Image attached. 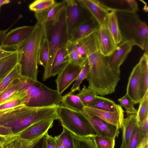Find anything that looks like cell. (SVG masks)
Wrapping results in <instances>:
<instances>
[{
  "label": "cell",
  "mask_w": 148,
  "mask_h": 148,
  "mask_svg": "<svg viewBox=\"0 0 148 148\" xmlns=\"http://www.w3.org/2000/svg\"><path fill=\"white\" fill-rule=\"evenodd\" d=\"M87 58L90 66L86 78L88 88L101 96L114 92L120 78L110 68L107 57L103 56L99 50L90 55Z\"/></svg>",
  "instance_id": "cell-1"
},
{
  "label": "cell",
  "mask_w": 148,
  "mask_h": 148,
  "mask_svg": "<svg viewBox=\"0 0 148 148\" xmlns=\"http://www.w3.org/2000/svg\"><path fill=\"white\" fill-rule=\"evenodd\" d=\"M28 37L17 47L22 77L37 80L39 52L44 35L43 25L37 23Z\"/></svg>",
  "instance_id": "cell-2"
},
{
  "label": "cell",
  "mask_w": 148,
  "mask_h": 148,
  "mask_svg": "<svg viewBox=\"0 0 148 148\" xmlns=\"http://www.w3.org/2000/svg\"><path fill=\"white\" fill-rule=\"evenodd\" d=\"M15 81L19 90L22 91L25 106L42 107L60 106L62 96L57 90L50 89L37 80L21 77Z\"/></svg>",
  "instance_id": "cell-3"
},
{
  "label": "cell",
  "mask_w": 148,
  "mask_h": 148,
  "mask_svg": "<svg viewBox=\"0 0 148 148\" xmlns=\"http://www.w3.org/2000/svg\"><path fill=\"white\" fill-rule=\"evenodd\" d=\"M42 25L49 49L48 60L43 76V81H45L51 77L52 64L56 53L69 41L66 19V6L54 19Z\"/></svg>",
  "instance_id": "cell-4"
},
{
  "label": "cell",
  "mask_w": 148,
  "mask_h": 148,
  "mask_svg": "<svg viewBox=\"0 0 148 148\" xmlns=\"http://www.w3.org/2000/svg\"><path fill=\"white\" fill-rule=\"evenodd\" d=\"M116 13L123 41H133L148 53V27L146 23L140 19L136 12Z\"/></svg>",
  "instance_id": "cell-5"
},
{
  "label": "cell",
  "mask_w": 148,
  "mask_h": 148,
  "mask_svg": "<svg viewBox=\"0 0 148 148\" xmlns=\"http://www.w3.org/2000/svg\"><path fill=\"white\" fill-rule=\"evenodd\" d=\"M57 115L58 119L62 126L74 134L82 137L98 135L95 129L82 112L60 106Z\"/></svg>",
  "instance_id": "cell-6"
},
{
  "label": "cell",
  "mask_w": 148,
  "mask_h": 148,
  "mask_svg": "<svg viewBox=\"0 0 148 148\" xmlns=\"http://www.w3.org/2000/svg\"><path fill=\"white\" fill-rule=\"evenodd\" d=\"M66 19L69 41L74 32L86 19L92 16L78 0H65Z\"/></svg>",
  "instance_id": "cell-7"
},
{
  "label": "cell",
  "mask_w": 148,
  "mask_h": 148,
  "mask_svg": "<svg viewBox=\"0 0 148 148\" xmlns=\"http://www.w3.org/2000/svg\"><path fill=\"white\" fill-rule=\"evenodd\" d=\"M57 119V113L33 124L16 136L28 140L42 138L48 132L49 130L52 127L54 121Z\"/></svg>",
  "instance_id": "cell-8"
},
{
  "label": "cell",
  "mask_w": 148,
  "mask_h": 148,
  "mask_svg": "<svg viewBox=\"0 0 148 148\" xmlns=\"http://www.w3.org/2000/svg\"><path fill=\"white\" fill-rule=\"evenodd\" d=\"M82 112L89 121L98 135L115 139L119 133V129L101 119L92 113L84 106Z\"/></svg>",
  "instance_id": "cell-9"
},
{
  "label": "cell",
  "mask_w": 148,
  "mask_h": 148,
  "mask_svg": "<svg viewBox=\"0 0 148 148\" xmlns=\"http://www.w3.org/2000/svg\"><path fill=\"white\" fill-rule=\"evenodd\" d=\"M135 45L133 41H123L117 45L113 52L107 57L108 63L112 69L120 76V66L127 58L133 46Z\"/></svg>",
  "instance_id": "cell-10"
},
{
  "label": "cell",
  "mask_w": 148,
  "mask_h": 148,
  "mask_svg": "<svg viewBox=\"0 0 148 148\" xmlns=\"http://www.w3.org/2000/svg\"><path fill=\"white\" fill-rule=\"evenodd\" d=\"M83 66L69 62L58 74L56 80L57 90L62 94L76 80Z\"/></svg>",
  "instance_id": "cell-11"
},
{
  "label": "cell",
  "mask_w": 148,
  "mask_h": 148,
  "mask_svg": "<svg viewBox=\"0 0 148 148\" xmlns=\"http://www.w3.org/2000/svg\"><path fill=\"white\" fill-rule=\"evenodd\" d=\"M35 26V25L32 26H25L11 30L6 34L2 48H16L28 37L34 29Z\"/></svg>",
  "instance_id": "cell-12"
},
{
  "label": "cell",
  "mask_w": 148,
  "mask_h": 148,
  "mask_svg": "<svg viewBox=\"0 0 148 148\" xmlns=\"http://www.w3.org/2000/svg\"><path fill=\"white\" fill-rule=\"evenodd\" d=\"M97 21L100 26L106 25L109 12L100 0H78Z\"/></svg>",
  "instance_id": "cell-13"
},
{
  "label": "cell",
  "mask_w": 148,
  "mask_h": 148,
  "mask_svg": "<svg viewBox=\"0 0 148 148\" xmlns=\"http://www.w3.org/2000/svg\"><path fill=\"white\" fill-rule=\"evenodd\" d=\"M77 51L84 59L97 51H100L97 31L75 43Z\"/></svg>",
  "instance_id": "cell-14"
},
{
  "label": "cell",
  "mask_w": 148,
  "mask_h": 148,
  "mask_svg": "<svg viewBox=\"0 0 148 148\" xmlns=\"http://www.w3.org/2000/svg\"><path fill=\"white\" fill-rule=\"evenodd\" d=\"M134 104L141 100L140 93V64L138 62L134 67L128 79L126 93Z\"/></svg>",
  "instance_id": "cell-15"
},
{
  "label": "cell",
  "mask_w": 148,
  "mask_h": 148,
  "mask_svg": "<svg viewBox=\"0 0 148 148\" xmlns=\"http://www.w3.org/2000/svg\"><path fill=\"white\" fill-rule=\"evenodd\" d=\"M97 33L100 52L104 56L108 57L113 52L117 45L107 25L100 26Z\"/></svg>",
  "instance_id": "cell-16"
},
{
  "label": "cell",
  "mask_w": 148,
  "mask_h": 148,
  "mask_svg": "<svg viewBox=\"0 0 148 148\" xmlns=\"http://www.w3.org/2000/svg\"><path fill=\"white\" fill-rule=\"evenodd\" d=\"M100 1L110 11L136 12L138 10L137 2L135 0Z\"/></svg>",
  "instance_id": "cell-17"
},
{
  "label": "cell",
  "mask_w": 148,
  "mask_h": 148,
  "mask_svg": "<svg viewBox=\"0 0 148 148\" xmlns=\"http://www.w3.org/2000/svg\"><path fill=\"white\" fill-rule=\"evenodd\" d=\"M100 25L92 16L85 20L77 28L69 41L75 43L92 33L97 31Z\"/></svg>",
  "instance_id": "cell-18"
},
{
  "label": "cell",
  "mask_w": 148,
  "mask_h": 148,
  "mask_svg": "<svg viewBox=\"0 0 148 148\" xmlns=\"http://www.w3.org/2000/svg\"><path fill=\"white\" fill-rule=\"evenodd\" d=\"M86 107L93 114L103 120L116 126L119 129L122 128L124 119L123 110L112 112Z\"/></svg>",
  "instance_id": "cell-19"
},
{
  "label": "cell",
  "mask_w": 148,
  "mask_h": 148,
  "mask_svg": "<svg viewBox=\"0 0 148 148\" xmlns=\"http://www.w3.org/2000/svg\"><path fill=\"white\" fill-rule=\"evenodd\" d=\"M66 5V3L64 0L56 2L42 11L35 13L34 16L37 20V23L42 24L53 20Z\"/></svg>",
  "instance_id": "cell-20"
},
{
  "label": "cell",
  "mask_w": 148,
  "mask_h": 148,
  "mask_svg": "<svg viewBox=\"0 0 148 148\" xmlns=\"http://www.w3.org/2000/svg\"><path fill=\"white\" fill-rule=\"evenodd\" d=\"M109 112L123 110L121 106L114 101L102 96L96 95L95 99L86 106Z\"/></svg>",
  "instance_id": "cell-21"
},
{
  "label": "cell",
  "mask_w": 148,
  "mask_h": 148,
  "mask_svg": "<svg viewBox=\"0 0 148 148\" xmlns=\"http://www.w3.org/2000/svg\"><path fill=\"white\" fill-rule=\"evenodd\" d=\"M67 43L59 49L55 56L52 66L51 77L58 74L69 62Z\"/></svg>",
  "instance_id": "cell-22"
},
{
  "label": "cell",
  "mask_w": 148,
  "mask_h": 148,
  "mask_svg": "<svg viewBox=\"0 0 148 148\" xmlns=\"http://www.w3.org/2000/svg\"><path fill=\"white\" fill-rule=\"evenodd\" d=\"M137 123L136 114L128 115L122 123V143L120 148H127L134 126Z\"/></svg>",
  "instance_id": "cell-23"
},
{
  "label": "cell",
  "mask_w": 148,
  "mask_h": 148,
  "mask_svg": "<svg viewBox=\"0 0 148 148\" xmlns=\"http://www.w3.org/2000/svg\"><path fill=\"white\" fill-rule=\"evenodd\" d=\"M15 50L13 53L0 59V83L18 63V52Z\"/></svg>",
  "instance_id": "cell-24"
},
{
  "label": "cell",
  "mask_w": 148,
  "mask_h": 148,
  "mask_svg": "<svg viewBox=\"0 0 148 148\" xmlns=\"http://www.w3.org/2000/svg\"><path fill=\"white\" fill-rule=\"evenodd\" d=\"M138 62L140 64V93L142 99L148 90L147 53L144 52Z\"/></svg>",
  "instance_id": "cell-25"
},
{
  "label": "cell",
  "mask_w": 148,
  "mask_h": 148,
  "mask_svg": "<svg viewBox=\"0 0 148 148\" xmlns=\"http://www.w3.org/2000/svg\"><path fill=\"white\" fill-rule=\"evenodd\" d=\"M116 45L123 41V38L119 28L116 12L110 11L108 14L106 24Z\"/></svg>",
  "instance_id": "cell-26"
},
{
  "label": "cell",
  "mask_w": 148,
  "mask_h": 148,
  "mask_svg": "<svg viewBox=\"0 0 148 148\" xmlns=\"http://www.w3.org/2000/svg\"><path fill=\"white\" fill-rule=\"evenodd\" d=\"M61 102L60 106L76 111L82 112L84 107L79 97L71 92L62 96Z\"/></svg>",
  "instance_id": "cell-27"
},
{
  "label": "cell",
  "mask_w": 148,
  "mask_h": 148,
  "mask_svg": "<svg viewBox=\"0 0 148 148\" xmlns=\"http://www.w3.org/2000/svg\"><path fill=\"white\" fill-rule=\"evenodd\" d=\"M67 51L69 62L83 66L87 58H82L78 53L75 43L69 41L67 43Z\"/></svg>",
  "instance_id": "cell-28"
},
{
  "label": "cell",
  "mask_w": 148,
  "mask_h": 148,
  "mask_svg": "<svg viewBox=\"0 0 148 148\" xmlns=\"http://www.w3.org/2000/svg\"><path fill=\"white\" fill-rule=\"evenodd\" d=\"M72 134L73 138L74 148H97L93 136L82 137L72 133Z\"/></svg>",
  "instance_id": "cell-29"
},
{
  "label": "cell",
  "mask_w": 148,
  "mask_h": 148,
  "mask_svg": "<svg viewBox=\"0 0 148 148\" xmlns=\"http://www.w3.org/2000/svg\"><path fill=\"white\" fill-rule=\"evenodd\" d=\"M21 77L18 63L0 83V95L15 80Z\"/></svg>",
  "instance_id": "cell-30"
},
{
  "label": "cell",
  "mask_w": 148,
  "mask_h": 148,
  "mask_svg": "<svg viewBox=\"0 0 148 148\" xmlns=\"http://www.w3.org/2000/svg\"><path fill=\"white\" fill-rule=\"evenodd\" d=\"M42 138L28 140L15 136L5 147L6 148H32Z\"/></svg>",
  "instance_id": "cell-31"
},
{
  "label": "cell",
  "mask_w": 148,
  "mask_h": 148,
  "mask_svg": "<svg viewBox=\"0 0 148 148\" xmlns=\"http://www.w3.org/2000/svg\"><path fill=\"white\" fill-rule=\"evenodd\" d=\"M139 103L136 114L137 122L139 125L148 117V90Z\"/></svg>",
  "instance_id": "cell-32"
},
{
  "label": "cell",
  "mask_w": 148,
  "mask_h": 148,
  "mask_svg": "<svg viewBox=\"0 0 148 148\" xmlns=\"http://www.w3.org/2000/svg\"><path fill=\"white\" fill-rule=\"evenodd\" d=\"M20 91L10 99L0 104V110L25 105V101Z\"/></svg>",
  "instance_id": "cell-33"
},
{
  "label": "cell",
  "mask_w": 148,
  "mask_h": 148,
  "mask_svg": "<svg viewBox=\"0 0 148 148\" xmlns=\"http://www.w3.org/2000/svg\"><path fill=\"white\" fill-rule=\"evenodd\" d=\"M49 49L47 40L44 33L42 41L39 54L38 64L46 68L49 58Z\"/></svg>",
  "instance_id": "cell-34"
},
{
  "label": "cell",
  "mask_w": 148,
  "mask_h": 148,
  "mask_svg": "<svg viewBox=\"0 0 148 148\" xmlns=\"http://www.w3.org/2000/svg\"><path fill=\"white\" fill-rule=\"evenodd\" d=\"M79 97L84 106L92 101L97 95L93 90L87 88L84 85L82 90L76 94Z\"/></svg>",
  "instance_id": "cell-35"
},
{
  "label": "cell",
  "mask_w": 148,
  "mask_h": 148,
  "mask_svg": "<svg viewBox=\"0 0 148 148\" xmlns=\"http://www.w3.org/2000/svg\"><path fill=\"white\" fill-rule=\"evenodd\" d=\"M63 127L62 133L56 136L65 148H74L73 138L72 133L66 128Z\"/></svg>",
  "instance_id": "cell-36"
},
{
  "label": "cell",
  "mask_w": 148,
  "mask_h": 148,
  "mask_svg": "<svg viewBox=\"0 0 148 148\" xmlns=\"http://www.w3.org/2000/svg\"><path fill=\"white\" fill-rule=\"evenodd\" d=\"M56 2L54 0H36L29 5V8L35 13L38 12L55 4Z\"/></svg>",
  "instance_id": "cell-37"
},
{
  "label": "cell",
  "mask_w": 148,
  "mask_h": 148,
  "mask_svg": "<svg viewBox=\"0 0 148 148\" xmlns=\"http://www.w3.org/2000/svg\"><path fill=\"white\" fill-rule=\"evenodd\" d=\"M89 69V65L87 60L80 72L76 81L71 88V92L73 93L77 90H80V85L84 79L87 78Z\"/></svg>",
  "instance_id": "cell-38"
},
{
  "label": "cell",
  "mask_w": 148,
  "mask_h": 148,
  "mask_svg": "<svg viewBox=\"0 0 148 148\" xmlns=\"http://www.w3.org/2000/svg\"><path fill=\"white\" fill-rule=\"evenodd\" d=\"M120 106L125 109V112L127 115L136 114L137 110L134 107V104L131 98L126 94L118 99Z\"/></svg>",
  "instance_id": "cell-39"
},
{
  "label": "cell",
  "mask_w": 148,
  "mask_h": 148,
  "mask_svg": "<svg viewBox=\"0 0 148 148\" xmlns=\"http://www.w3.org/2000/svg\"><path fill=\"white\" fill-rule=\"evenodd\" d=\"M93 137L97 148H114L115 139L99 136H96Z\"/></svg>",
  "instance_id": "cell-40"
},
{
  "label": "cell",
  "mask_w": 148,
  "mask_h": 148,
  "mask_svg": "<svg viewBox=\"0 0 148 148\" xmlns=\"http://www.w3.org/2000/svg\"><path fill=\"white\" fill-rule=\"evenodd\" d=\"M14 81L0 95V104L12 97L19 91Z\"/></svg>",
  "instance_id": "cell-41"
},
{
  "label": "cell",
  "mask_w": 148,
  "mask_h": 148,
  "mask_svg": "<svg viewBox=\"0 0 148 148\" xmlns=\"http://www.w3.org/2000/svg\"><path fill=\"white\" fill-rule=\"evenodd\" d=\"M148 117L139 124L138 145L141 143L148 140Z\"/></svg>",
  "instance_id": "cell-42"
},
{
  "label": "cell",
  "mask_w": 148,
  "mask_h": 148,
  "mask_svg": "<svg viewBox=\"0 0 148 148\" xmlns=\"http://www.w3.org/2000/svg\"><path fill=\"white\" fill-rule=\"evenodd\" d=\"M42 148H56L55 137H52L47 133L42 137Z\"/></svg>",
  "instance_id": "cell-43"
},
{
  "label": "cell",
  "mask_w": 148,
  "mask_h": 148,
  "mask_svg": "<svg viewBox=\"0 0 148 148\" xmlns=\"http://www.w3.org/2000/svg\"><path fill=\"white\" fill-rule=\"evenodd\" d=\"M139 130V125L137 122L134 128L127 148H136L138 142Z\"/></svg>",
  "instance_id": "cell-44"
},
{
  "label": "cell",
  "mask_w": 148,
  "mask_h": 148,
  "mask_svg": "<svg viewBox=\"0 0 148 148\" xmlns=\"http://www.w3.org/2000/svg\"><path fill=\"white\" fill-rule=\"evenodd\" d=\"M16 50L14 51H8L0 48V59L14 53Z\"/></svg>",
  "instance_id": "cell-45"
},
{
  "label": "cell",
  "mask_w": 148,
  "mask_h": 148,
  "mask_svg": "<svg viewBox=\"0 0 148 148\" xmlns=\"http://www.w3.org/2000/svg\"><path fill=\"white\" fill-rule=\"evenodd\" d=\"M8 29L0 30V48H2L4 39Z\"/></svg>",
  "instance_id": "cell-46"
},
{
  "label": "cell",
  "mask_w": 148,
  "mask_h": 148,
  "mask_svg": "<svg viewBox=\"0 0 148 148\" xmlns=\"http://www.w3.org/2000/svg\"><path fill=\"white\" fill-rule=\"evenodd\" d=\"M9 142L6 138L0 136V148H3Z\"/></svg>",
  "instance_id": "cell-47"
},
{
  "label": "cell",
  "mask_w": 148,
  "mask_h": 148,
  "mask_svg": "<svg viewBox=\"0 0 148 148\" xmlns=\"http://www.w3.org/2000/svg\"><path fill=\"white\" fill-rule=\"evenodd\" d=\"M56 148H65L56 136L55 137Z\"/></svg>",
  "instance_id": "cell-48"
},
{
  "label": "cell",
  "mask_w": 148,
  "mask_h": 148,
  "mask_svg": "<svg viewBox=\"0 0 148 148\" xmlns=\"http://www.w3.org/2000/svg\"><path fill=\"white\" fill-rule=\"evenodd\" d=\"M42 138H41L36 143L32 148H42Z\"/></svg>",
  "instance_id": "cell-49"
},
{
  "label": "cell",
  "mask_w": 148,
  "mask_h": 148,
  "mask_svg": "<svg viewBox=\"0 0 148 148\" xmlns=\"http://www.w3.org/2000/svg\"><path fill=\"white\" fill-rule=\"evenodd\" d=\"M10 0H0V7L3 5L10 3Z\"/></svg>",
  "instance_id": "cell-50"
},
{
  "label": "cell",
  "mask_w": 148,
  "mask_h": 148,
  "mask_svg": "<svg viewBox=\"0 0 148 148\" xmlns=\"http://www.w3.org/2000/svg\"><path fill=\"white\" fill-rule=\"evenodd\" d=\"M3 148H6L5 147Z\"/></svg>",
  "instance_id": "cell-51"
},
{
  "label": "cell",
  "mask_w": 148,
  "mask_h": 148,
  "mask_svg": "<svg viewBox=\"0 0 148 148\" xmlns=\"http://www.w3.org/2000/svg\"><path fill=\"white\" fill-rule=\"evenodd\" d=\"M1 7H0V10H1Z\"/></svg>",
  "instance_id": "cell-52"
}]
</instances>
